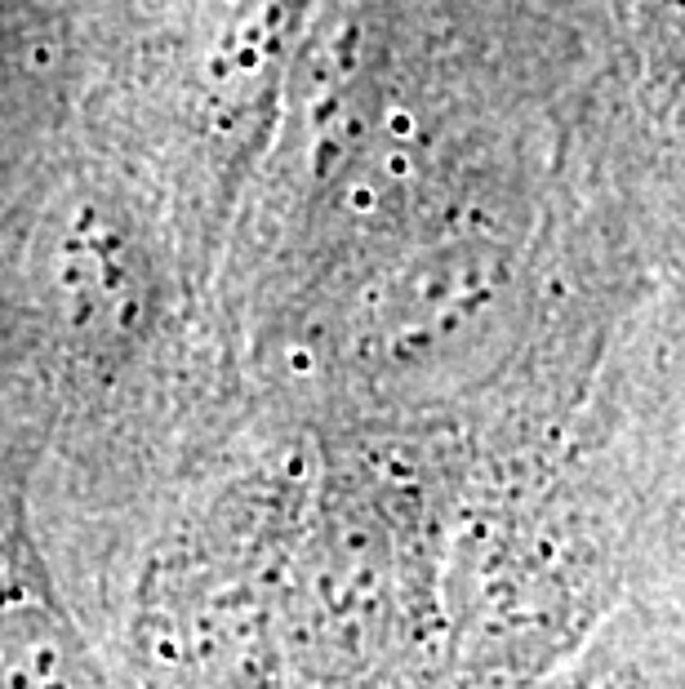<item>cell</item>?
<instances>
[{
    "instance_id": "1",
    "label": "cell",
    "mask_w": 685,
    "mask_h": 689,
    "mask_svg": "<svg viewBox=\"0 0 685 689\" xmlns=\"http://www.w3.org/2000/svg\"><path fill=\"white\" fill-rule=\"evenodd\" d=\"M0 689H107L85 645L45 605H0Z\"/></svg>"
}]
</instances>
